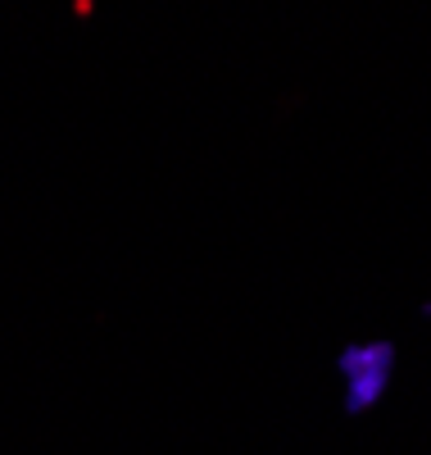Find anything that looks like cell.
Masks as SVG:
<instances>
[{"label": "cell", "mask_w": 431, "mask_h": 455, "mask_svg": "<svg viewBox=\"0 0 431 455\" xmlns=\"http://www.w3.org/2000/svg\"><path fill=\"white\" fill-rule=\"evenodd\" d=\"M390 369H396V347L390 341H368V347H349L341 351V373L349 378V414H364L368 405H377V396L390 383Z\"/></svg>", "instance_id": "6da1fadb"}]
</instances>
